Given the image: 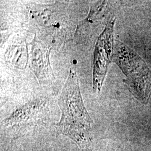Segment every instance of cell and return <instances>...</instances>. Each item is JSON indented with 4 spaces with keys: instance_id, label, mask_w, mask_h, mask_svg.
Instances as JSON below:
<instances>
[{
    "instance_id": "obj_1",
    "label": "cell",
    "mask_w": 151,
    "mask_h": 151,
    "mask_svg": "<svg viewBox=\"0 0 151 151\" xmlns=\"http://www.w3.org/2000/svg\"><path fill=\"white\" fill-rule=\"evenodd\" d=\"M58 104L62 115L56 125L57 132L73 140L81 151H92V120L83 102L76 72L71 68Z\"/></svg>"
},
{
    "instance_id": "obj_2",
    "label": "cell",
    "mask_w": 151,
    "mask_h": 151,
    "mask_svg": "<svg viewBox=\"0 0 151 151\" xmlns=\"http://www.w3.org/2000/svg\"><path fill=\"white\" fill-rule=\"evenodd\" d=\"M115 60L127 77V83L134 95L142 103L151 95V71L140 57L122 44L118 43Z\"/></svg>"
},
{
    "instance_id": "obj_3",
    "label": "cell",
    "mask_w": 151,
    "mask_h": 151,
    "mask_svg": "<svg viewBox=\"0 0 151 151\" xmlns=\"http://www.w3.org/2000/svg\"><path fill=\"white\" fill-rule=\"evenodd\" d=\"M114 22L113 18L108 21L95 45L93 54V88L96 91H100L101 88L108 65L113 57Z\"/></svg>"
},
{
    "instance_id": "obj_4",
    "label": "cell",
    "mask_w": 151,
    "mask_h": 151,
    "mask_svg": "<svg viewBox=\"0 0 151 151\" xmlns=\"http://www.w3.org/2000/svg\"><path fill=\"white\" fill-rule=\"evenodd\" d=\"M48 49L34 39L32 49V70L39 81L50 78L53 75L51 69Z\"/></svg>"
}]
</instances>
